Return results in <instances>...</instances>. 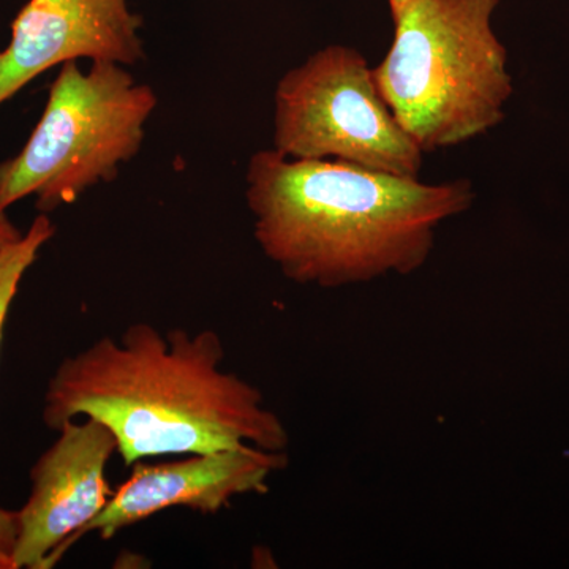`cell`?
<instances>
[{"label":"cell","instance_id":"obj_5","mask_svg":"<svg viewBox=\"0 0 569 569\" xmlns=\"http://www.w3.org/2000/svg\"><path fill=\"white\" fill-rule=\"evenodd\" d=\"M277 152L290 159L340 160L418 178L422 152L378 91L358 50L331 44L277 82Z\"/></svg>","mask_w":569,"mask_h":569},{"label":"cell","instance_id":"obj_9","mask_svg":"<svg viewBox=\"0 0 569 569\" xmlns=\"http://www.w3.org/2000/svg\"><path fill=\"white\" fill-rule=\"evenodd\" d=\"M54 233L56 227L50 217L47 213H40L22 236L21 241L11 246L0 257V343H2L7 317H9L10 307L13 305L22 277L36 263L41 247L47 244ZM17 515L14 511L0 507V569H14L11 553H13L14 542H17Z\"/></svg>","mask_w":569,"mask_h":569},{"label":"cell","instance_id":"obj_11","mask_svg":"<svg viewBox=\"0 0 569 569\" xmlns=\"http://www.w3.org/2000/svg\"><path fill=\"white\" fill-rule=\"evenodd\" d=\"M389 7H391V14L392 17H396L397 13H399V10L402 9L403 3L407 2V0H388Z\"/></svg>","mask_w":569,"mask_h":569},{"label":"cell","instance_id":"obj_4","mask_svg":"<svg viewBox=\"0 0 569 569\" xmlns=\"http://www.w3.org/2000/svg\"><path fill=\"white\" fill-rule=\"evenodd\" d=\"M157 104L156 91L129 67L63 63L31 137L0 163V208L32 197L40 213H50L114 181L140 153Z\"/></svg>","mask_w":569,"mask_h":569},{"label":"cell","instance_id":"obj_2","mask_svg":"<svg viewBox=\"0 0 569 569\" xmlns=\"http://www.w3.org/2000/svg\"><path fill=\"white\" fill-rule=\"evenodd\" d=\"M246 183L261 252L287 279L320 288L418 271L440 224L475 200L466 179L425 183L340 160L290 159L276 149L250 157Z\"/></svg>","mask_w":569,"mask_h":569},{"label":"cell","instance_id":"obj_6","mask_svg":"<svg viewBox=\"0 0 569 569\" xmlns=\"http://www.w3.org/2000/svg\"><path fill=\"white\" fill-rule=\"evenodd\" d=\"M31 468V493L17 515L14 569H50L78 541L112 496L107 467L118 443L93 418L63 422Z\"/></svg>","mask_w":569,"mask_h":569},{"label":"cell","instance_id":"obj_7","mask_svg":"<svg viewBox=\"0 0 569 569\" xmlns=\"http://www.w3.org/2000/svg\"><path fill=\"white\" fill-rule=\"evenodd\" d=\"M141 28L130 0H29L0 50V107L67 62L137 66L146 58Z\"/></svg>","mask_w":569,"mask_h":569},{"label":"cell","instance_id":"obj_10","mask_svg":"<svg viewBox=\"0 0 569 569\" xmlns=\"http://www.w3.org/2000/svg\"><path fill=\"white\" fill-rule=\"evenodd\" d=\"M24 233H21L7 213V209L0 208V257L10 249L11 246L20 242Z\"/></svg>","mask_w":569,"mask_h":569},{"label":"cell","instance_id":"obj_3","mask_svg":"<svg viewBox=\"0 0 569 569\" xmlns=\"http://www.w3.org/2000/svg\"><path fill=\"white\" fill-rule=\"evenodd\" d=\"M500 0H407L395 40L373 69L389 110L422 152L496 129L515 92L492 28Z\"/></svg>","mask_w":569,"mask_h":569},{"label":"cell","instance_id":"obj_8","mask_svg":"<svg viewBox=\"0 0 569 569\" xmlns=\"http://www.w3.org/2000/svg\"><path fill=\"white\" fill-rule=\"evenodd\" d=\"M288 466L287 451L242 445L219 451L183 455L168 462L133 463L132 475L112 492L103 511L81 530L102 539L171 508L217 515L236 497L264 493L269 479Z\"/></svg>","mask_w":569,"mask_h":569},{"label":"cell","instance_id":"obj_1","mask_svg":"<svg viewBox=\"0 0 569 569\" xmlns=\"http://www.w3.org/2000/svg\"><path fill=\"white\" fill-rule=\"evenodd\" d=\"M212 329L162 332L151 323L103 336L54 370L43 397L44 426L93 418L111 430L127 467L162 456L252 445L287 451L282 419L260 389L223 369Z\"/></svg>","mask_w":569,"mask_h":569}]
</instances>
